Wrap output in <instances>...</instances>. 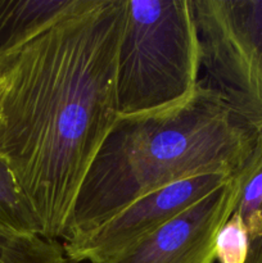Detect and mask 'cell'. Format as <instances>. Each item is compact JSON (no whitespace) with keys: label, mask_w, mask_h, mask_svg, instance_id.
I'll return each mask as SVG.
<instances>
[{"label":"cell","mask_w":262,"mask_h":263,"mask_svg":"<svg viewBox=\"0 0 262 263\" xmlns=\"http://www.w3.org/2000/svg\"><path fill=\"white\" fill-rule=\"evenodd\" d=\"M95 0H0V58Z\"/></svg>","instance_id":"52a82bcc"},{"label":"cell","mask_w":262,"mask_h":263,"mask_svg":"<svg viewBox=\"0 0 262 263\" xmlns=\"http://www.w3.org/2000/svg\"><path fill=\"white\" fill-rule=\"evenodd\" d=\"M0 226L22 234L41 235V225L15 180L8 162L0 156Z\"/></svg>","instance_id":"9c48e42d"},{"label":"cell","mask_w":262,"mask_h":263,"mask_svg":"<svg viewBox=\"0 0 262 263\" xmlns=\"http://www.w3.org/2000/svg\"><path fill=\"white\" fill-rule=\"evenodd\" d=\"M238 194L231 215L244 229L248 240L246 263H262V133L240 171Z\"/></svg>","instance_id":"ba28073f"},{"label":"cell","mask_w":262,"mask_h":263,"mask_svg":"<svg viewBox=\"0 0 262 263\" xmlns=\"http://www.w3.org/2000/svg\"><path fill=\"white\" fill-rule=\"evenodd\" d=\"M199 67L192 0H126L116 72L120 117L186 102L199 84Z\"/></svg>","instance_id":"3957f363"},{"label":"cell","mask_w":262,"mask_h":263,"mask_svg":"<svg viewBox=\"0 0 262 263\" xmlns=\"http://www.w3.org/2000/svg\"><path fill=\"white\" fill-rule=\"evenodd\" d=\"M233 176L205 174L172 182L139 198L89 233L64 239L72 263H102L222 186Z\"/></svg>","instance_id":"5b68a950"},{"label":"cell","mask_w":262,"mask_h":263,"mask_svg":"<svg viewBox=\"0 0 262 263\" xmlns=\"http://www.w3.org/2000/svg\"><path fill=\"white\" fill-rule=\"evenodd\" d=\"M4 263H72L59 240L32 235Z\"/></svg>","instance_id":"30bf717a"},{"label":"cell","mask_w":262,"mask_h":263,"mask_svg":"<svg viewBox=\"0 0 262 263\" xmlns=\"http://www.w3.org/2000/svg\"><path fill=\"white\" fill-rule=\"evenodd\" d=\"M204 66L241 117L262 125V0H192Z\"/></svg>","instance_id":"277c9868"},{"label":"cell","mask_w":262,"mask_h":263,"mask_svg":"<svg viewBox=\"0 0 262 263\" xmlns=\"http://www.w3.org/2000/svg\"><path fill=\"white\" fill-rule=\"evenodd\" d=\"M126 0H95L0 58V156L41 225L63 240L77 193L113 125Z\"/></svg>","instance_id":"6da1fadb"},{"label":"cell","mask_w":262,"mask_h":263,"mask_svg":"<svg viewBox=\"0 0 262 263\" xmlns=\"http://www.w3.org/2000/svg\"><path fill=\"white\" fill-rule=\"evenodd\" d=\"M2 91H3V79L2 76H0V95H2Z\"/></svg>","instance_id":"8fae6325"},{"label":"cell","mask_w":262,"mask_h":263,"mask_svg":"<svg viewBox=\"0 0 262 263\" xmlns=\"http://www.w3.org/2000/svg\"><path fill=\"white\" fill-rule=\"evenodd\" d=\"M236 194L238 180L233 176L153 233L102 263H213L216 235L230 216Z\"/></svg>","instance_id":"8992f818"},{"label":"cell","mask_w":262,"mask_h":263,"mask_svg":"<svg viewBox=\"0 0 262 263\" xmlns=\"http://www.w3.org/2000/svg\"><path fill=\"white\" fill-rule=\"evenodd\" d=\"M261 133V123L234 112L217 89L202 82L176 107L118 117L77 193L64 239L94 230L172 182L205 174L235 176Z\"/></svg>","instance_id":"7a4b0ae2"}]
</instances>
